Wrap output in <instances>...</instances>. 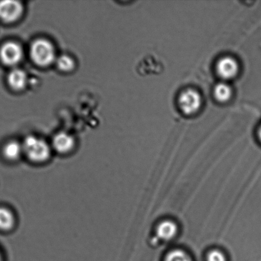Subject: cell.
Returning a JSON list of instances; mask_svg holds the SVG:
<instances>
[{"label":"cell","instance_id":"8992f818","mask_svg":"<svg viewBox=\"0 0 261 261\" xmlns=\"http://www.w3.org/2000/svg\"><path fill=\"white\" fill-rule=\"evenodd\" d=\"M216 70L220 77L229 80L237 75L239 65L234 58L226 56L219 60L216 65Z\"/></svg>","mask_w":261,"mask_h":261},{"label":"cell","instance_id":"277c9868","mask_svg":"<svg viewBox=\"0 0 261 261\" xmlns=\"http://www.w3.org/2000/svg\"><path fill=\"white\" fill-rule=\"evenodd\" d=\"M23 51L18 43L8 42L0 48V60L4 65L14 66L21 61Z\"/></svg>","mask_w":261,"mask_h":261},{"label":"cell","instance_id":"ba28073f","mask_svg":"<svg viewBox=\"0 0 261 261\" xmlns=\"http://www.w3.org/2000/svg\"><path fill=\"white\" fill-rule=\"evenodd\" d=\"M178 232V225L171 220H165L161 222L157 229L158 237L163 241H169L173 239Z\"/></svg>","mask_w":261,"mask_h":261},{"label":"cell","instance_id":"6da1fadb","mask_svg":"<svg viewBox=\"0 0 261 261\" xmlns=\"http://www.w3.org/2000/svg\"><path fill=\"white\" fill-rule=\"evenodd\" d=\"M22 146L23 154L31 162L43 163L50 158L51 148L47 142L40 138L34 136H29L25 138Z\"/></svg>","mask_w":261,"mask_h":261},{"label":"cell","instance_id":"5b68a950","mask_svg":"<svg viewBox=\"0 0 261 261\" xmlns=\"http://www.w3.org/2000/svg\"><path fill=\"white\" fill-rule=\"evenodd\" d=\"M23 7L18 1L5 0L0 2V19L5 22L17 20L22 15Z\"/></svg>","mask_w":261,"mask_h":261},{"label":"cell","instance_id":"2e32d148","mask_svg":"<svg viewBox=\"0 0 261 261\" xmlns=\"http://www.w3.org/2000/svg\"><path fill=\"white\" fill-rule=\"evenodd\" d=\"M257 136L258 138H259L260 142H261V126H260L259 129H258Z\"/></svg>","mask_w":261,"mask_h":261},{"label":"cell","instance_id":"9a60e30c","mask_svg":"<svg viewBox=\"0 0 261 261\" xmlns=\"http://www.w3.org/2000/svg\"><path fill=\"white\" fill-rule=\"evenodd\" d=\"M207 261H227V258L221 250L214 249L207 255Z\"/></svg>","mask_w":261,"mask_h":261},{"label":"cell","instance_id":"4fadbf2b","mask_svg":"<svg viewBox=\"0 0 261 261\" xmlns=\"http://www.w3.org/2000/svg\"><path fill=\"white\" fill-rule=\"evenodd\" d=\"M164 261H193L187 252L181 249H175L168 253Z\"/></svg>","mask_w":261,"mask_h":261},{"label":"cell","instance_id":"3957f363","mask_svg":"<svg viewBox=\"0 0 261 261\" xmlns=\"http://www.w3.org/2000/svg\"><path fill=\"white\" fill-rule=\"evenodd\" d=\"M179 107L183 114L191 116L197 113L202 105L200 94L193 89H188L180 94L178 98Z\"/></svg>","mask_w":261,"mask_h":261},{"label":"cell","instance_id":"e0dca14e","mask_svg":"<svg viewBox=\"0 0 261 261\" xmlns=\"http://www.w3.org/2000/svg\"><path fill=\"white\" fill-rule=\"evenodd\" d=\"M0 261H2V257L1 254H0Z\"/></svg>","mask_w":261,"mask_h":261},{"label":"cell","instance_id":"7a4b0ae2","mask_svg":"<svg viewBox=\"0 0 261 261\" xmlns=\"http://www.w3.org/2000/svg\"><path fill=\"white\" fill-rule=\"evenodd\" d=\"M30 55L36 65L48 66L55 60V50L48 40L38 39L31 45Z\"/></svg>","mask_w":261,"mask_h":261},{"label":"cell","instance_id":"9c48e42d","mask_svg":"<svg viewBox=\"0 0 261 261\" xmlns=\"http://www.w3.org/2000/svg\"><path fill=\"white\" fill-rule=\"evenodd\" d=\"M27 76L24 71L15 68L7 76L8 84L10 88L15 91L22 90L27 84Z\"/></svg>","mask_w":261,"mask_h":261},{"label":"cell","instance_id":"5bb4252c","mask_svg":"<svg viewBox=\"0 0 261 261\" xmlns=\"http://www.w3.org/2000/svg\"><path fill=\"white\" fill-rule=\"evenodd\" d=\"M57 65L60 70L69 71L74 68V62L73 59L68 56L63 55L58 59Z\"/></svg>","mask_w":261,"mask_h":261},{"label":"cell","instance_id":"7c38bea8","mask_svg":"<svg viewBox=\"0 0 261 261\" xmlns=\"http://www.w3.org/2000/svg\"><path fill=\"white\" fill-rule=\"evenodd\" d=\"M232 92L231 87L226 83L217 84L214 89V96L217 100L222 103L229 101L232 96Z\"/></svg>","mask_w":261,"mask_h":261},{"label":"cell","instance_id":"52a82bcc","mask_svg":"<svg viewBox=\"0 0 261 261\" xmlns=\"http://www.w3.org/2000/svg\"><path fill=\"white\" fill-rule=\"evenodd\" d=\"M75 141L72 136L66 133H60L53 138L52 147L54 150L61 154H65L73 150Z\"/></svg>","mask_w":261,"mask_h":261},{"label":"cell","instance_id":"30bf717a","mask_svg":"<svg viewBox=\"0 0 261 261\" xmlns=\"http://www.w3.org/2000/svg\"><path fill=\"white\" fill-rule=\"evenodd\" d=\"M3 155L7 160L15 161L19 160L23 154L22 144L16 141H10L4 145L2 149Z\"/></svg>","mask_w":261,"mask_h":261},{"label":"cell","instance_id":"8fae6325","mask_svg":"<svg viewBox=\"0 0 261 261\" xmlns=\"http://www.w3.org/2000/svg\"><path fill=\"white\" fill-rule=\"evenodd\" d=\"M15 221L14 215L10 210L0 207V230L9 231L14 227Z\"/></svg>","mask_w":261,"mask_h":261}]
</instances>
